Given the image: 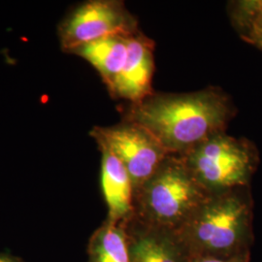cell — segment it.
<instances>
[{"mask_svg":"<svg viewBox=\"0 0 262 262\" xmlns=\"http://www.w3.org/2000/svg\"><path fill=\"white\" fill-rule=\"evenodd\" d=\"M242 37L262 51V23L251 28Z\"/></svg>","mask_w":262,"mask_h":262,"instance_id":"obj_13","label":"cell"},{"mask_svg":"<svg viewBox=\"0 0 262 262\" xmlns=\"http://www.w3.org/2000/svg\"><path fill=\"white\" fill-rule=\"evenodd\" d=\"M91 135L99 149L109 150L126 169L134 191L158 170L169 156L150 132L135 122L108 127L95 126Z\"/></svg>","mask_w":262,"mask_h":262,"instance_id":"obj_6","label":"cell"},{"mask_svg":"<svg viewBox=\"0 0 262 262\" xmlns=\"http://www.w3.org/2000/svg\"><path fill=\"white\" fill-rule=\"evenodd\" d=\"M232 115L226 95L208 89L191 94H154L132 104L126 121L149 131L169 155L181 156L225 132Z\"/></svg>","mask_w":262,"mask_h":262,"instance_id":"obj_1","label":"cell"},{"mask_svg":"<svg viewBox=\"0 0 262 262\" xmlns=\"http://www.w3.org/2000/svg\"><path fill=\"white\" fill-rule=\"evenodd\" d=\"M0 262H24L19 260L16 257L10 256V255H6V254H1L0 253Z\"/></svg>","mask_w":262,"mask_h":262,"instance_id":"obj_15","label":"cell"},{"mask_svg":"<svg viewBox=\"0 0 262 262\" xmlns=\"http://www.w3.org/2000/svg\"><path fill=\"white\" fill-rule=\"evenodd\" d=\"M125 227L131 262L189 261L176 235L146 225L143 230H133L126 224Z\"/></svg>","mask_w":262,"mask_h":262,"instance_id":"obj_9","label":"cell"},{"mask_svg":"<svg viewBox=\"0 0 262 262\" xmlns=\"http://www.w3.org/2000/svg\"><path fill=\"white\" fill-rule=\"evenodd\" d=\"M138 32L136 19L117 0L86 1L72 10L57 28L60 47L67 53L99 39L130 37Z\"/></svg>","mask_w":262,"mask_h":262,"instance_id":"obj_5","label":"cell"},{"mask_svg":"<svg viewBox=\"0 0 262 262\" xmlns=\"http://www.w3.org/2000/svg\"><path fill=\"white\" fill-rule=\"evenodd\" d=\"M101 187L108 207V221L126 223L134 209V188L130 177L120 159L109 150L100 149Z\"/></svg>","mask_w":262,"mask_h":262,"instance_id":"obj_8","label":"cell"},{"mask_svg":"<svg viewBox=\"0 0 262 262\" xmlns=\"http://www.w3.org/2000/svg\"><path fill=\"white\" fill-rule=\"evenodd\" d=\"M188 262H246L242 255H233L228 257L220 256H195L190 257Z\"/></svg>","mask_w":262,"mask_h":262,"instance_id":"obj_14","label":"cell"},{"mask_svg":"<svg viewBox=\"0 0 262 262\" xmlns=\"http://www.w3.org/2000/svg\"><path fill=\"white\" fill-rule=\"evenodd\" d=\"M154 42L140 31L128 38L127 56L110 94L114 97L140 103L152 95Z\"/></svg>","mask_w":262,"mask_h":262,"instance_id":"obj_7","label":"cell"},{"mask_svg":"<svg viewBox=\"0 0 262 262\" xmlns=\"http://www.w3.org/2000/svg\"><path fill=\"white\" fill-rule=\"evenodd\" d=\"M212 194L197 181L181 156L169 155L134 191L129 220L176 234Z\"/></svg>","mask_w":262,"mask_h":262,"instance_id":"obj_2","label":"cell"},{"mask_svg":"<svg viewBox=\"0 0 262 262\" xmlns=\"http://www.w3.org/2000/svg\"><path fill=\"white\" fill-rule=\"evenodd\" d=\"M88 262H131L124 223L107 220L94 231L88 247Z\"/></svg>","mask_w":262,"mask_h":262,"instance_id":"obj_11","label":"cell"},{"mask_svg":"<svg viewBox=\"0 0 262 262\" xmlns=\"http://www.w3.org/2000/svg\"><path fill=\"white\" fill-rule=\"evenodd\" d=\"M197 181L211 193L243 187L257 164V150L246 139L221 132L181 155Z\"/></svg>","mask_w":262,"mask_h":262,"instance_id":"obj_4","label":"cell"},{"mask_svg":"<svg viewBox=\"0 0 262 262\" xmlns=\"http://www.w3.org/2000/svg\"><path fill=\"white\" fill-rule=\"evenodd\" d=\"M128 38L113 36L99 39L76 48L70 54L83 57L94 66L110 92L125 63Z\"/></svg>","mask_w":262,"mask_h":262,"instance_id":"obj_10","label":"cell"},{"mask_svg":"<svg viewBox=\"0 0 262 262\" xmlns=\"http://www.w3.org/2000/svg\"><path fill=\"white\" fill-rule=\"evenodd\" d=\"M231 19L241 34L245 35L251 28L262 23V0L237 1L230 11Z\"/></svg>","mask_w":262,"mask_h":262,"instance_id":"obj_12","label":"cell"},{"mask_svg":"<svg viewBox=\"0 0 262 262\" xmlns=\"http://www.w3.org/2000/svg\"><path fill=\"white\" fill-rule=\"evenodd\" d=\"M241 188L213 193L175 234L191 257L236 255L251 216Z\"/></svg>","mask_w":262,"mask_h":262,"instance_id":"obj_3","label":"cell"}]
</instances>
